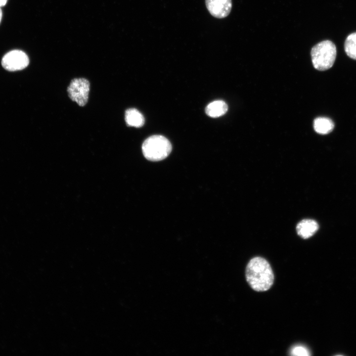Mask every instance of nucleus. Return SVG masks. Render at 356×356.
<instances>
[{
    "mask_svg": "<svg viewBox=\"0 0 356 356\" xmlns=\"http://www.w3.org/2000/svg\"><path fill=\"white\" fill-rule=\"evenodd\" d=\"M7 0H0V7L4 6L7 3Z\"/></svg>",
    "mask_w": 356,
    "mask_h": 356,
    "instance_id": "nucleus-13",
    "label": "nucleus"
},
{
    "mask_svg": "<svg viewBox=\"0 0 356 356\" xmlns=\"http://www.w3.org/2000/svg\"><path fill=\"white\" fill-rule=\"evenodd\" d=\"M205 2L210 14L218 18L227 16L232 7L231 0H206Z\"/></svg>",
    "mask_w": 356,
    "mask_h": 356,
    "instance_id": "nucleus-6",
    "label": "nucleus"
},
{
    "mask_svg": "<svg viewBox=\"0 0 356 356\" xmlns=\"http://www.w3.org/2000/svg\"><path fill=\"white\" fill-rule=\"evenodd\" d=\"M170 141L160 135H152L146 138L142 145L145 158L151 161H159L167 157L172 151Z\"/></svg>",
    "mask_w": 356,
    "mask_h": 356,
    "instance_id": "nucleus-3",
    "label": "nucleus"
},
{
    "mask_svg": "<svg viewBox=\"0 0 356 356\" xmlns=\"http://www.w3.org/2000/svg\"><path fill=\"white\" fill-rule=\"evenodd\" d=\"M89 87V83L86 79H73L67 88L70 98L81 106L85 105L88 100Z\"/></svg>",
    "mask_w": 356,
    "mask_h": 356,
    "instance_id": "nucleus-4",
    "label": "nucleus"
},
{
    "mask_svg": "<svg viewBox=\"0 0 356 356\" xmlns=\"http://www.w3.org/2000/svg\"><path fill=\"white\" fill-rule=\"evenodd\" d=\"M228 106L222 100H216L210 103L206 107L205 112L207 115L217 118L224 115L227 111Z\"/></svg>",
    "mask_w": 356,
    "mask_h": 356,
    "instance_id": "nucleus-10",
    "label": "nucleus"
},
{
    "mask_svg": "<svg viewBox=\"0 0 356 356\" xmlns=\"http://www.w3.org/2000/svg\"><path fill=\"white\" fill-rule=\"evenodd\" d=\"M2 17V10H1V7H0V23L1 21Z\"/></svg>",
    "mask_w": 356,
    "mask_h": 356,
    "instance_id": "nucleus-14",
    "label": "nucleus"
},
{
    "mask_svg": "<svg viewBox=\"0 0 356 356\" xmlns=\"http://www.w3.org/2000/svg\"><path fill=\"white\" fill-rule=\"evenodd\" d=\"M2 67L8 71L21 70L28 66L29 59L23 51L14 49L6 53L1 61Z\"/></svg>",
    "mask_w": 356,
    "mask_h": 356,
    "instance_id": "nucleus-5",
    "label": "nucleus"
},
{
    "mask_svg": "<svg viewBox=\"0 0 356 356\" xmlns=\"http://www.w3.org/2000/svg\"><path fill=\"white\" fill-rule=\"evenodd\" d=\"M245 274L247 282L256 291H266L273 283L274 274L271 267L262 257L251 259L246 266Z\"/></svg>",
    "mask_w": 356,
    "mask_h": 356,
    "instance_id": "nucleus-1",
    "label": "nucleus"
},
{
    "mask_svg": "<svg viewBox=\"0 0 356 356\" xmlns=\"http://www.w3.org/2000/svg\"><path fill=\"white\" fill-rule=\"evenodd\" d=\"M334 126L333 121L327 117H317L313 121L314 130L319 134H326L331 133Z\"/></svg>",
    "mask_w": 356,
    "mask_h": 356,
    "instance_id": "nucleus-8",
    "label": "nucleus"
},
{
    "mask_svg": "<svg viewBox=\"0 0 356 356\" xmlns=\"http://www.w3.org/2000/svg\"><path fill=\"white\" fill-rule=\"evenodd\" d=\"M125 119L129 126L139 128L144 124L143 115L135 108H130L125 112Z\"/></svg>",
    "mask_w": 356,
    "mask_h": 356,
    "instance_id": "nucleus-9",
    "label": "nucleus"
},
{
    "mask_svg": "<svg viewBox=\"0 0 356 356\" xmlns=\"http://www.w3.org/2000/svg\"><path fill=\"white\" fill-rule=\"evenodd\" d=\"M344 47L347 55L351 58L356 60V32L350 34L347 37Z\"/></svg>",
    "mask_w": 356,
    "mask_h": 356,
    "instance_id": "nucleus-11",
    "label": "nucleus"
},
{
    "mask_svg": "<svg viewBox=\"0 0 356 356\" xmlns=\"http://www.w3.org/2000/svg\"><path fill=\"white\" fill-rule=\"evenodd\" d=\"M336 54V47L332 42L325 40L318 43L311 52L313 67L319 71L330 69L334 63Z\"/></svg>",
    "mask_w": 356,
    "mask_h": 356,
    "instance_id": "nucleus-2",
    "label": "nucleus"
},
{
    "mask_svg": "<svg viewBox=\"0 0 356 356\" xmlns=\"http://www.w3.org/2000/svg\"><path fill=\"white\" fill-rule=\"evenodd\" d=\"M317 222L311 219H304L297 225L298 234L303 238L307 239L312 236L318 230Z\"/></svg>",
    "mask_w": 356,
    "mask_h": 356,
    "instance_id": "nucleus-7",
    "label": "nucleus"
},
{
    "mask_svg": "<svg viewBox=\"0 0 356 356\" xmlns=\"http://www.w3.org/2000/svg\"><path fill=\"white\" fill-rule=\"evenodd\" d=\"M293 356H309L308 350L305 347L301 346H296L293 348L291 351Z\"/></svg>",
    "mask_w": 356,
    "mask_h": 356,
    "instance_id": "nucleus-12",
    "label": "nucleus"
}]
</instances>
